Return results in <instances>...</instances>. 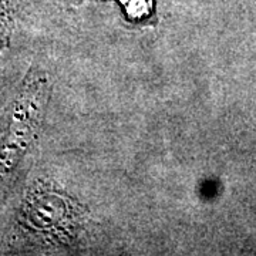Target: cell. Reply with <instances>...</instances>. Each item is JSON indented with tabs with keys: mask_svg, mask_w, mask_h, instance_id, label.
Returning <instances> with one entry per match:
<instances>
[{
	"mask_svg": "<svg viewBox=\"0 0 256 256\" xmlns=\"http://www.w3.org/2000/svg\"><path fill=\"white\" fill-rule=\"evenodd\" d=\"M50 97V80L32 67L6 112L0 128V195L18 165L36 144Z\"/></svg>",
	"mask_w": 256,
	"mask_h": 256,
	"instance_id": "1",
	"label": "cell"
},
{
	"mask_svg": "<svg viewBox=\"0 0 256 256\" xmlns=\"http://www.w3.org/2000/svg\"><path fill=\"white\" fill-rule=\"evenodd\" d=\"M120 3L130 22H144L154 13L152 0H120Z\"/></svg>",
	"mask_w": 256,
	"mask_h": 256,
	"instance_id": "4",
	"label": "cell"
},
{
	"mask_svg": "<svg viewBox=\"0 0 256 256\" xmlns=\"http://www.w3.org/2000/svg\"><path fill=\"white\" fill-rule=\"evenodd\" d=\"M73 201L50 184L32 185L18 212V225L26 235L43 245H60L73 235L76 225Z\"/></svg>",
	"mask_w": 256,
	"mask_h": 256,
	"instance_id": "2",
	"label": "cell"
},
{
	"mask_svg": "<svg viewBox=\"0 0 256 256\" xmlns=\"http://www.w3.org/2000/svg\"><path fill=\"white\" fill-rule=\"evenodd\" d=\"M20 0H0V54L12 44V36L20 16Z\"/></svg>",
	"mask_w": 256,
	"mask_h": 256,
	"instance_id": "3",
	"label": "cell"
}]
</instances>
